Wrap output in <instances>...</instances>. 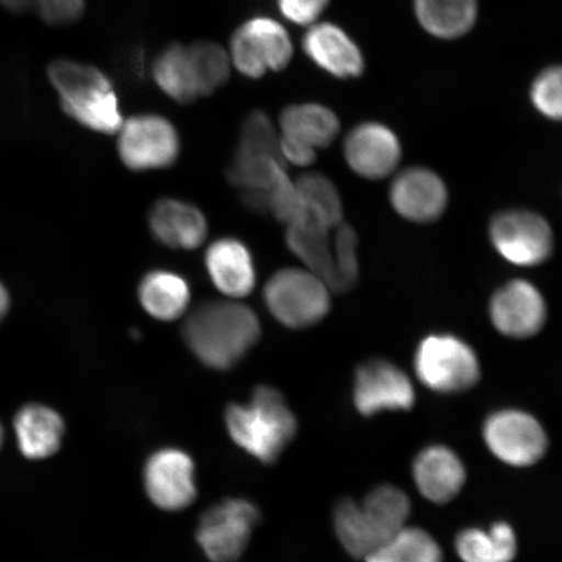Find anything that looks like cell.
Instances as JSON below:
<instances>
[{
    "mask_svg": "<svg viewBox=\"0 0 562 562\" xmlns=\"http://www.w3.org/2000/svg\"><path fill=\"white\" fill-rule=\"evenodd\" d=\"M182 336L192 353L214 370H229L256 346L261 323L250 307L234 301H211L188 316Z\"/></svg>",
    "mask_w": 562,
    "mask_h": 562,
    "instance_id": "1",
    "label": "cell"
},
{
    "mask_svg": "<svg viewBox=\"0 0 562 562\" xmlns=\"http://www.w3.org/2000/svg\"><path fill=\"white\" fill-rule=\"evenodd\" d=\"M224 420L235 445L263 463L276 462L297 432L296 417L271 385H258L248 404H229Z\"/></svg>",
    "mask_w": 562,
    "mask_h": 562,
    "instance_id": "2",
    "label": "cell"
},
{
    "mask_svg": "<svg viewBox=\"0 0 562 562\" xmlns=\"http://www.w3.org/2000/svg\"><path fill=\"white\" fill-rule=\"evenodd\" d=\"M409 515V497L400 488L381 486L362 503L344 501L337 505L334 526L347 552L367 559L406 526Z\"/></svg>",
    "mask_w": 562,
    "mask_h": 562,
    "instance_id": "3",
    "label": "cell"
},
{
    "mask_svg": "<svg viewBox=\"0 0 562 562\" xmlns=\"http://www.w3.org/2000/svg\"><path fill=\"white\" fill-rule=\"evenodd\" d=\"M48 77L59 93L63 110L77 123L109 135L122 128L117 97L101 70L58 60L48 68Z\"/></svg>",
    "mask_w": 562,
    "mask_h": 562,
    "instance_id": "4",
    "label": "cell"
},
{
    "mask_svg": "<svg viewBox=\"0 0 562 562\" xmlns=\"http://www.w3.org/2000/svg\"><path fill=\"white\" fill-rule=\"evenodd\" d=\"M331 290L306 269H285L265 286V304L281 325L301 329L326 318L331 308Z\"/></svg>",
    "mask_w": 562,
    "mask_h": 562,
    "instance_id": "5",
    "label": "cell"
},
{
    "mask_svg": "<svg viewBox=\"0 0 562 562\" xmlns=\"http://www.w3.org/2000/svg\"><path fill=\"white\" fill-rule=\"evenodd\" d=\"M414 369L422 384L438 393L465 392L481 379L474 349L448 334L430 335L419 342Z\"/></svg>",
    "mask_w": 562,
    "mask_h": 562,
    "instance_id": "6",
    "label": "cell"
},
{
    "mask_svg": "<svg viewBox=\"0 0 562 562\" xmlns=\"http://www.w3.org/2000/svg\"><path fill=\"white\" fill-rule=\"evenodd\" d=\"M259 519L256 504L245 498H226L202 513L195 530L196 543L211 562H235L248 548Z\"/></svg>",
    "mask_w": 562,
    "mask_h": 562,
    "instance_id": "7",
    "label": "cell"
},
{
    "mask_svg": "<svg viewBox=\"0 0 562 562\" xmlns=\"http://www.w3.org/2000/svg\"><path fill=\"white\" fill-rule=\"evenodd\" d=\"M490 240L505 261L519 267L542 265L553 250L550 224L543 216L526 210L496 215L490 224Z\"/></svg>",
    "mask_w": 562,
    "mask_h": 562,
    "instance_id": "8",
    "label": "cell"
},
{
    "mask_svg": "<svg viewBox=\"0 0 562 562\" xmlns=\"http://www.w3.org/2000/svg\"><path fill=\"white\" fill-rule=\"evenodd\" d=\"M232 60L245 76L262 77L267 70L284 69L292 59L290 34L278 21L256 18L246 21L232 37Z\"/></svg>",
    "mask_w": 562,
    "mask_h": 562,
    "instance_id": "9",
    "label": "cell"
},
{
    "mask_svg": "<svg viewBox=\"0 0 562 562\" xmlns=\"http://www.w3.org/2000/svg\"><path fill=\"white\" fill-rule=\"evenodd\" d=\"M484 441L498 460L508 465H533L544 456L548 439L542 425L522 411H498L483 426Z\"/></svg>",
    "mask_w": 562,
    "mask_h": 562,
    "instance_id": "10",
    "label": "cell"
},
{
    "mask_svg": "<svg viewBox=\"0 0 562 562\" xmlns=\"http://www.w3.org/2000/svg\"><path fill=\"white\" fill-rule=\"evenodd\" d=\"M143 480L147 497L161 510H184L199 495L194 461L179 448L166 447L150 454Z\"/></svg>",
    "mask_w": 562,
    "mask_h": 562,
    "instance_id": "11",
    "label": "cell"
},
{
    "mask_svg": "<svg viewBox=\"0 0 562 562\" xmlns=\"http://www.w3.org/2000/svg\"><path fill=\"white\" fill-rule=\"evenodd\" d=\"M119 156L133 171L159 170L178 159L180 143L173 125L158 115H140L122 125Z\"/></svg>",
    "mask_w": 562,
    "mask_h": 562,
    "instance_id": "12",
    "label": "cell"
},
{
    "mask_svg": "<svg viewBox=\"0 0 562 562\" xmlns=\"http://www.w3.org/2000/svg\"><path fill=\"white\" fill-rule=\"evenodd\" d=\"M356 409L364 417L383 411H409L416 392L405 372L385 360H371L357 369L353 389Z\"/></svg>",
    "mask_w": 562,
    "mask_h": 562,
    "instance_id": "13",
    "label": "cell"
},
{
    "mask_svg": "<svg viewBox=\"0 0 562 562\" xmlns=\"http://www.w3.org/2000/svg\"><path fill=\"white\" fill-rule=\"evenodd\" d=\"M490 318L498 333L512 339L537 335L547 319L543 294L529 281L512 280L492 296Z\"/></svg>",
    "mask_w": 562,
    "mask_h": 562,
    "instance_id": "14",
    "label": "cell"
},
{
    "mask_svg": "<svg viewBox=\"0 0 562 562\" xmlns=\"http://www.w3.org/2000/svg\"><path fill=\"white\" fill-rule=\"evenodd\" d=\"M392 207L400 216L414 223L440 220L448 206V191L438 173L413 167L397 175L390 191Z\"/></svg>",
    "mask_w": 562,
    "mask_h": 562,
    "instance_id": "15",
    "label": "cell"
},
{
    "mask_svg": "<svg viewBox=\"0 0 562 562\" xmlns=\"http://www.w3.org/2000/svg\"><path fill=\"white\" fill-rule=\"evenodd\" d=\"M344 154L358 176L381 180L396 170L402 159V144L389 126L363 123L349 133Z\"/></svg>",
    "mask_w": 562,
    "mask_h": 562,
    "instance_id": "16",
    "label": "cell"
},
{
    "mask_svg": "<svg viewBox=\"0 0 562 562\" xmlns=\"http://www.w3.org/2000/svg\"><path fill=\"white\" fill-rule=\"evenodd\" d=\"M304 50L316 66L337 79H355L361 76L364 60L360 48L341 27L322 23L305 34Z\"/></svg>",
    "mask_w": 562,
    "mask_h": 562,
    "instance_id": "17",
    "label": "cell"
},
{
    "mask_svg": "<svg viewBox=\"0 0 562 562\" xmlns=\"http://www.w3.org/2000/svg\"><path fill=\"white\" fill-rule=\"evenodd\" d=\"M413 476L427 501L446 504L460 494L467 482V470L451 448L434 446L416 457Z\"/></svg>",
    "mask_w": 562,
    "mask_h": 562,
    "instance_id": "18",
    "label": "cell"
},
{
    "mask_svg": "<svg viewBox=\"0 0 562 562\" xmlns=\"http://www.w3.org/2000/svg\"><path fill=\"white\" fill-rule=\"evenodd\" d=\"M205 265L211 281L226 296L241 299L255 290V262L240 240L227 237L211 244Z\"/></svg>",
    "mask_w": 562,
    "mask_h": 562,
    "instance_id": "19",
    "label": "cell"
},
{
    "mask_svg": "<svg viewBox=\"0 0 562 562\" xmlns=\"http://www.w3.org/2000/svg\"><path fill=\"white\" fill-rule=\"evenodd\" d=\"M149 226L160 244L193 250L206 240L207 222L200 209L178 200H160L149 214Z\"/></svg>",
    "mask_w": 562,
    "mask_h": 562,
    "instance_id": "20",
    "label": "cell"
},
{
    "mask_svg": "<svg viewBox=\"0 0 562 562\" xmlns=\"http://www.w3.org/2000/svg\"><path fill=\"white\" fill-rule=\"evenodd\" d=\"M20 452L30 460H45L59 451L66 425L50 406L30 404L21 407L13 420Z\"/></svg>",
    "mask_w": 562,
    "mask_h": 562,
    "instance_id": "21",
    "label": "cell"
},
{
    "mask_svg": "<svg viewBox=\"0 0 562 562\" xmlns=\"http://www.w3.org/2000/svg\"><path fill=\"white\" fill-rule=\"evenodd\" d=\"M334 229L312 221H299L290 224L286 232V244L293 255L304 262L306 270L325 281L331 292L335 277Z\"/></svg>",
    "mask_w": 562,
    "mask_h": 562,
    "instance_id": "22",
    "label": "cell"
},
{
    "mask_svg": "<svg viewBox=\"0 0 562 562\" xmlns=\"http://www.w3.org/2000/svg\"><path fill=\"white\" fill-rule=\"evenodd\" d=\"M283 137L313 150L331 145L339 135L340 122L335 112L316 103L294 104L280 116Z\"/></svg>",
    "mask_w": 562,
    "mask_h": 562,
    "instance_id": "23",
    "label": "cell"
},
{
    "mask_svg": "<svg viewBox=\"0 0 562 562\" xmlns=\"http://www.w3.org/2000/svg\"><path fill=\"white\" fill-rule=\"evenodd\" d=\"M138 299L147 314L164 322L180 318L191 301L188 281L179 273L156 270L146 273L138 286Z\"/></svg>",
    "mask_w": 562,
    "mask_h": 562,
    "instance_id": "24",
    "label": "cell"
},
{
    "mask_svg": "<svg viewBox=\"0 0 562 562\" xmlns=\"http://www.w3.org/2000/svg\"><path fill=\"white\" fill-rule=\"evenodd\" d=\"M419 24L441 40H454L472 30L477 16L476 0H414Z\"/></svg>",
    "mask_w": 562,
    "mask_h": 562,
    "instance_id": "25",
    "label": "cell"
},
{
    "mask_svg": "<svg viewBox=\"0 0 562 562\" xmlns=\"http://www.w3.org/2000/svg\"><path fill=\"white\" fill-rule=\"evenodd\" d=\"M294 187L300 201L296 222L312 221L331 229L340 226L342 202L331 180L319 173H306L294 182Z\"/></svg>",
    "mask_w": 562,
    "mask_h": 562,
    "instance_id": "26",
    "label": "cell"
},
{
    "mask_svg": "<svg viewBox=\"0 0 562 562\" xmlns=\"http://www.w3.org/2000/svg\"><path fill=\"white\" fill-rule=\"evenodd\" d=\"M456 550L463 562H512L517 553V538L510 525L496 522L487 531H461Z\"/></svg>",
    "mask_w": 562,
    "mask_h": 562,
    "instance_id": "27",
    "label": "cell"
},
{
    "mask_svg": "<svg viewBox=\"0 0 562 562\" xmlns=\"http://www.w3.org/2000/svg\"><path fill=\"white\" fill-rule=\"evenodd\" d=\"M153 74L159 88L176 102L189 103L201 95L189 47L173 44L165 48Z\"/></svg>",
    "mask_w": 562,
    "mask_h": 562,
    "instance_id": "28",
    "label": "cell"
},
{
    "mask_svg": "<svg viewBox=\"0 0 562 562\" xmlns=\"http://www.w3.org/2000/svg\"><path fill=\"white\" fill-rule=\"evenodd\" d=\"M367 562H442L437 540L417 527H403L384 544L370 553Z\"/></svg>",
    "mask_w": 562,
    "mask_h": 562,
    "instance_id": "29",
    "label": "cell"
},
{
    "mask_svg": "<svg viewBox=\"0 0 562 562\" xmlns=\"http://www.w3.org/2000/svg\"><path fill=\"white\" fill-rule=\"evenodd\" d=\"M201 95H209L224 86L229 77L226 52L214 42H196L189 46Z\"/></svg>",
    "mask_w": 562,
    "mask_h": 562,
    "instance_id": "30",
    "label": "cell"
},
{
    "mask_svg": "<svg viewBox=\"0 0 562 562\" xmlns=\"http://www.w3.org/2000/svg\"><path fill=\"white\" fill-rule=\"evenodd\" d=\"M335 277L333 292H348L355 286L360 273L357 256V236L347 224L335 228Z\"/></svg>",
    "mask_w": 562,
    "mask_h": 562,
    "instance_id": "31",
    "label": "cell"
},
{
    "mask_svg": "<svg viewBox=\"0 0 562 562\" xmlns=\"http://www.w3.org/2000/svg\"><path fill=\"white\" fill-rule=\"evenodd\" d=\"M561 68L550 67L532 82L530 98L540 114L560 121L561 119Z\"/></svg>",
    "mask_w": 562,
    "mask_h": 562,
    "instance_id": "32",
    "label": "cell"
},
{
    "mask_svg": "<svg viewBox=\"0 0 562 562\" xmlns=\"http://www.w3.org/2000/svg\"><path fill=\"white\" fill-rule=\"evenodd\" d=\"M40 18L50 25L74 23L82 15L83 0H30Z\"/></svg>",
    "mask_w": 562,
    "mask_h": 562,
    "instance_id": "33",
    "label": "cell"
},
{
    "mask_svg": "<svg viewBox=\"0 0 562 562\" xmlns=\"http://www.w3.org/2000/svg\"><path fill=\"white\" fill-rule=\"evenodd\" d=\"M328 2L329 0H278L284 18L299 25L315 23L327 9Z\"/></svg>",
    "mask_w": 562,
    "mask_h": 562,
    "instance_id": "34",
    "label": "cell"
},
{
    "mask_svg": "<svg viewBox=\"0 0 562 562\" xmlns=\"http://www.w3.org/2000/svg\"><path fill=\"white\" fill-rule=\"evenodd\" d=\"M280 153L284 161L300 167L312 165L316 157V151L311 147L284 137L280 138Z\"/></svg>",
    "mask_w": 562,
    "mask_h": 562,
    "instance_id": "35",
    "label": "cell"
},
{
    "mask_svg": "<svg viewBox=\"0 0 562 562\" xmlns=\"http://www.w3.org/2000/svg\"><path fill=\"white\" fill-rule=\"evenodd\" d=\"M0 5L10 12H24L30 9V0H0Z\"/></svg>",
    "mask_w": 562,
    "mask_h": 562,
    "instance_id": "36",
    "label": "cell"
},
{
    "mask_svg": "<svg viewBox=\"0 0 562 562\" xmlns=\"http://www.w3.org/2000/svg\"><path fill=\"white\" fill-rule=\"evenodd\" d=\"M10 307V296L9 292H7L4 285L0 283V321L3 319V316L9 312Z\"/></svg>",
    "mask_w": 562,
    "mask_h": 562,
    "instance_id": "37",
    "label": "cell"
},
{
    "mask_svg": "<svg viewBox=\"0 0 562 562\" xmlns=\"http://www.w3.org/2000/svg\"><path fill=\"white\" fill-rule=\"evenodd\" d=\"M3 441H4V428H3L2 424H0V449H2Z\"/></svg>",
    "mask_w": 562,
    "mask_h": 562,
    "instance_id": "38",
    "label": "cell"
}]
</instances>
